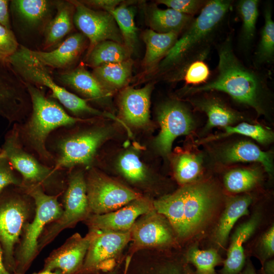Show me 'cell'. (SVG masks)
I'll return each instance as SVG.
<instances>
[{
	"instance_id": "1f68e13d",
	"label": "cell",
	"mask_w": 274,
	"mask_h": 274,
	"mask_svg": "<svg viewBox=\"0 0 274 274\" xmlns=\"http://www.w3.org/2000/svg\"><path fill=\"white\" fill-rule=\"evenodd\" d=\"M130 54L123 44L107 40L98 43L88 51L86 61L87 65L95 68L104 64L126 61L130 58Z\"/></svg>"
},
{
	"instance_id": "816d5d0a",
	"label": "cell",
	"mask_w": 274,
	"mask_h": 274,
	"mask_svg": "<svg viewBox=\"0 0 274 274\" xmlns=\"http://www.w3.org/2000/svg\"><path fill=\"white\" fill-rule=\"evenodd\" d=\"M242 274H256L254 268L251 264H247L245 269Z\"/></svg>"
},
{
	"instance_id": "bcb514c9",
	"label": "cell",
	"mask_w": 274,
	"mask_h": 274,
	"mask_svg": "<svg viewBox=\"0 0 274 274\" xmlns=\"http://www.w3.org/2000/svg\"><path fill=\"white\" fill-rule=\"evenodd\" d=\"M81 2L86 6L100 8L109 13L118 6L121 1L119 0H89Z\"/></svg>"
},
{
	"instance_id": "9a60e30c",
	"label": "cell",
	"mask_w": 274,
	"mask_h": 274,
	"mask_svg": "<svg viewBox=\"0 0 274 274\" xmlns=\"http://www.w3.org/2000/svg\"><path fill=\"white\" fill-rule=\"evenodd\" d=\"M157 119L160 131L154 141V145L163 155L170 152L173 143L177 137L189 133L194 126L189 109L176 100L162 104L157 111Z\"/></svg>"
},
{
	"instance_id": "ab89813d",
	"label": "cell",
	"mask_w": 274,
	"mask_h": 274,
	"mask_svg": "<svg viewBox=\"0 0 274 274\" xmlns=\"http://www.w3.org/2000/svg\"><path fill=\"white\" fill-rule=\"evenodd\" d=\"M208 54L204 53L185 61L178 80H183L191 86L200 85L208 81L211 71L205 61Z\"/></svg>"
},
{
	"instance_id": "83f0119b",
	"label": "cell",
	"mask_w": 274,
	"mask_h": 274,
	"mask_svg": "<svg viewBox=\"0 0 274 274\" xmlns=\"http://www.w3.org/2000/svg\"><path fill=\"white\" fill-rule=\"evenodd\" d=\"M252 201V198L249 195L231 197L228 199L215 233L218 245L222 247L225 245L235 222L241 217L249 214L248 208Z\"/></svg>"
},
{
	"instance_id": "52a82bcc",
	"label": "cell",
	"mask_w": 274,
	"mask_h": 274,
	"mask_svg": "<svg viewBox=\"0 0 274 274\" xmlns=\"http://www.w3.org/2000/svg\"><path fill=\"white\" fill-rule=\"evenodd\" d=\"M0 155L21 175L22 185H39L52 195L59 196L65 189L66 184L60 170L42 164L22 147L17 126L6 136Z\"/></svg>"
},
{
	"instance_id": "ba28073f",
	"label": "cell",
	"mask_w": 274,
	"mask_h": 274,
	"mask_svg": "<svg viewBox=\"0 0 274 274\" xmlns=\"http://www.w3.org/2000/svg\"><path fill=\"white\" fill-rule=\"evenodd\" d=\"M35 213L33 199L21 187L0 199V244L9 272H15V249Z\"/></svg>"
},
{
	"instance_id": "ac0fdd59",
	"label": "cell",
	"mask_w": 274,
	"mask_h": 274,
	"mask_svg": "<svg viewBox=\"0 0 274 274\" xmlns=\"http://www.w3.org/2000/svg\"><path fill=\"white\" fill-rule=\"evenodd\" d=\"M153 200L143 196L103 214H90L83 222L89 230L127 232L142 215L154 210Z\"/></svg>"
},
{
	"instance_id": "484cf974",
	"label": "cell",
	"mask_w": 274,
	"mask_h": 274,
	"mask_svg": "<svg viewBox=\"0 0 274 274\" xmlns=\"http://www.w3.org/2000/svg\"><path fill=\"white\" fill-rule=\"evenodd\" d=\"M194 107L206 114L208 120L206 129L216 126H229L243 119L238 112L229 107L220 99L211 96L194 98Z\"/></svg>"
},
{
	"instance_id": "b9f144b4",
	"label": "cell",
	"mask_w": 274,
	"mask_h": 274,
	"mask_svg": "<svg viewBox=\"0 0 274 274\" xmlns=\"http://www.w3.org/2000/svg\"><path fill=\"white\" fill-rule=\"evenodd\" d=\"M19 47L16 38L11 30L0 25V60L6 61Z\"/></svg>"
},
{
	"instance_id": "e0dca14e",
	"label": "cell",
	"mask_w": 274,
	"mask_h": 274,
	"mask_svg": "<svg viewBox=\"0 0 274 274\" xmlns=\"http://www.w3.org/2000/svg\"><path fill=\"white\" fill-rule=\"evenodd\" d=\"M121 274H196L185 257L146 249L126 255Z\"/></svg>"
},
{
	"instance_id": "7c38bea8",
	"label": "cell",
	"mask_w": 274,
	"mask_h": 274,
	"mask_svg": "<svg viewBox=\"0 0 274 274\" xmlns=\"http://www.w3.org/2000/svg\"><path fill=\"white\" fill-rule=\"evenodd\" d=\"M91 214L115 211L142 196L119 182L94 169L85 176Z\"/></svg>"
},
{
	"instance_id": "cb8c5ba5",
	"label": "cell",
	"mask_w": 274,
	"mask_h": 274,
	"mask_svg": "<svg viewBox=\"0 0 274 274\" xmlns=\"http://www.w3.org/2000/svg\"><path fill=\"white\" fill-rule=\"evenodd\" d=\"M259 222V215L255 214L237 227L232 236L222 274H238L242 269L245 260L244 243L254 233Z\"/></svg>"
},
{
	"instance_id": "d6986e66",
	"label": "cell",
	"mask_w": 274,
	"mask_h": 274,
	"mask_svg": "<svg viewBox=\"0 0 274 274\" xmlns=\"http://www.w3.org/2000/svg\"><path fill=\"white\" fill-rule=\"evenodd\" d=\"M97 231L89 230L84 236L75 233L46 259L43 271L77 274L83 265L89 245Z\"/></svg>"
},
{
	"instance_id": "8d00e7d4",
	"label": "cell",
	"mask_w": 274,
	"mask_h": 274,
	"mask_svg": "<svg viewBox=\"0 0 274 274\" xmlns=\"http://www.w3.org/2000/svg\"><path fill=\"white\" fill-rule=\"evenodd\" d=\"M202 163V157L198 154L186 152L179 155L174 163L177 182L182 185L193 183L200 174Z\"/></svg>"
},
{
	"instance_id": "f5cc1de1",
	"label": "cell",
	"mask_w": 274,
	"mask_h": 274,
	"mask_svg": "<svg viewBox=\"0 0 274 274\" xmlns=\"http://www.w3.org/2000/svg\"><path fill=\"white\" fill-rule=\"evenodd\" d=\"M12 274H25V273H14ZM32 274H63V273L59 271H49L41 270L38 273H33Z\"/></svg>"
},
{
	"instance_id": "2e32d148",
	"label": "cell",
	"mask_w": 274,
	"mask_h": 274,
	"mask_svg": "<svg viewBox=\"0 0 274 274\" xmlns=\"http://www.w3.org/2000/svg\"><path fill=\"white\" fill-rule=\"evenodd\" d=\"M71 2L75 8L74 24L88 39V51L104 41H113L123 44L120 31L109 13L92 10L81 1Z\"/></svg>"
},
{
	"instance_id": "9c48e42d",
	"label": "cell",
	"mask_w": 274,
	"mask_h": 274,
	"mask_svg": "<svg viewBox=\"0 0 274 274\" xmlns=\"http://www.w3.org/2000/svg\"><path fill=\"white\" fill-rule=\"evenodd\" d=\"M62 212L45 228L38 242L39 252L63 230L84 221L91 214L86 191L85 176L81 170L71 172L63 192Z\"/></svg>"
},
{
	"instance_id": "d4e9b609",
	"label": "cell",
	"mask_w": 274,
	"mask_h": 274,
	"mask_svg": "<svg viewBox=\"0 0 274 274\" xmlns=\"http://www.w3.org/2000/svg\"><path fill=\"white\" fill-rule=\"evenodd\" d=\"M224 163L257 162L260 163L270 176L273 170L271 153L261 150L257 145L249 141H241L230 145L221 153Z\"/></svg>"
},
{
	"instance_id": "7402d4cb",
	"label": "cell",
	"mask_w": 274,
	"mask_h": 274,
	"mask_svg": "<svg viewBox=\"0 0 274 274\" xmlns=\"http://www.w3.org/2000/svg\"><path fill=\"white\" fill-rule=\"evenodd\" d=\"M57 78L63 85L91 100L103 102L110 95V91L83 66L61 73Z\"/></svg>"
},
{
	"instance_id": "30bf717a",
	"label": "cell",
	"mask_w": 274,
	"mask_h": 274,
	"mask_svg": "<svg viewBox=\"0 0 274 274\" xmlns=\"http://www.w3.org/2000/svg\"><path fill=\"white\" fill-rule=\"evenodd\" d=\"M130 242V231H97L77 274H101L111 270L125 259L124 252Z\"/></svg>"
},
{
	"instance_id": "5bb4252c",
	"label": "cell",
	"mask_w": 274,
	"mask_h": 274,
	"mask_svg": "<svg viewBox=\"0 0 274 274\" xmlns=\"http://www.w3.org/2000/svg\"><path fill=\"white\" fill-rule=\"evenodd\" d=\"M31 111L25 82L8 62L0 60V116L10 123H21Z\"/></svg>"
},
{
	"instance_id": "4fadbf2b",
	"label": "cell",
	"mask_w": 274,
	"mask_h": 274,
	"mask_svg": "<svg viewBox=\"0 0 274 274\" xmlns=\"http://www.w3.org/2000/svg\"><path fill=\"white\" fill-rule=\"evenodd\" d=\"M130 231V242L126 254L130 256L142 250L164 249L178 239L168 220L154 209L140 216Z\"/></svg>"
},
{
	"instance_id": "c3c4849f",
	"label": "cell",
	"mask_w": 274,
	"mask_h": 274,
	"mask_svg": "<svg viewBox=\"0 0 274 274\" xmlns=\"http://www.w3.org/2000/svg\"><path fill=\"white\" fill-rule=\"evenodd\" d=\"M0 274H12L6 268L3 258V252L0 244Z\"/></svg>"
},
{
	"instance_id": "f1b7e54d",
	"label": "cell",
	"mask_w": 274,
	"mask_h": 274,
	"mask_svg": "<svg viewBox=\"0 0 274 274\" xmlns=\"http://www.w3.org/2000/svg\"><path fill=\"white\" fill-rule=\"evenodd\" d=\"M178 33H158L147 29L143 33V40L146 50L143 59L144 65L147 67L154 66L172 48L178 40Z\"/></svg>"
},
{
	"instance_id": "f6af8a7d",
	"label": "cell",
	"mask_w": 274,
	"mask_h": 274,
	"mask_svg": "<svg viewBox=\"0 0 274 274\" xmlns=\"http://www.w3.org/2000/svg\"><path fill=\"white\" fill-rule=\"evenodd\" d=\"M274 227L271 226L263 235L261 239V246L267 257L271 256L274 253Z\"/></svg>"
},
{
	"instance_id": "f907efd6",
	"label": "cell",
	"mask_w": 274,
	"mask_h": 274,
	"mask_svg": "<svg viewBox=\"0 0 274 274\" xmlns=\"http://www.w3.org/2000/svg\"><path fill=\"white\" fill-rule=\"evenodd\" d=\"M273 260H270L266 263L265 270L267 274H273L274 271Z\"/></svg>"
},
{
	"instance_id": "ffe728a7",
	"label": "cell",
	"mask_w": 274,
	"mask_h": 274,
	"mask_svg": "<svg viewBox=\"0 0 274 274\" xmlns=\"http://www.w3.org/2000/svg\"><path fill=\"white\" fill-rule=\"evenodd\" d=\"M86 44V38L82 33L69 36L50 51L28 48L29 54L46 67L64 69L72 65L79 57Z\"/></svg>"
},
{
	"instance_id": "4316f807",
	"label": "cell",
	"mask_w": 274,
	"mask_h": 274,
	"mask_svg": "<svg viewBox=\"0 0 274 274\" xmlns=\"http://www.w3.org/2000/svg\"><path fill=\"white\" fill-rule=\"evenodd\" d=\"M74 11V6L71 1H57L55 14L44 30V49L57 44L72 31Z\"/></svg>"
},
{
	"instance_id": "60d3db41",
	"label": "cell",
	"mask_w": 274,
	"mask_h": 274,
	"mask_svg": "<svg viewBox=\"0 0 274 274\" xmlns=\"http://www.w3.org/2000/svg\"><path fill=\"white\" fill-rule=\"evenodd\" d=\"M185 258L195 267L196 274H217L215 267L222 261L220 256L215 249L201 250L196 247H191Z\"/></svg>"
},
{
	"instance_id": "74e56055",
	"label": "cell",
	"mask_w": 274,
	"mask_h": 274,
	"mask_svg": "<svg viewBox=\"0 0 274 274\" xmlns=\"http://www.w3.org/2000/svg\"><path fill=\"white\" fill-rule=\"evenodd\" d=\"M117 165L121 175L130 183L142 186L148 182L147 169L134 152L128 151L122 154L118 159Z\"/></svg>"
},
{
	"instance_id": "44dd1931",
	"label": "cell",
	"mask_w": 274,
	"mask_h": 274,
	"mask_svg": "<svg viewBox=\"0 0 274 274\" xmlns=\"http://www.w3.org/2000/svg\"><path fill=\"white\" fill-rule=\"evenodd\" d=\"M153 84H148L140 89L125 88L119 99L120 113L129 124L142 127L150 120V96Z\"/></svg>"
},
{
	"instance_id": "7bdbcfd3",
	"label": "cell",
	"mask_w": 274,
	"mask_h": 274,
	"mask_svg": "<svg viewBox=\"0 0 274 274\" xmlns=\"http://www.w3.org/2000/svg\"><path fill=\"white\" fill-rule=\"evenodd\" d=\"M206 2L200 0H159L157 3L180 13L192 16L200 11Z\"/></svg>"
},
{
	"instance_id": "f35d334b",
	"label": "cell",
	"mask_w": 274,
	"mask_h": 274,
	"mask_svg": "<svg viewBox=\"0 0 274 274\" xmlns=\"http://www.w3.org/2000/svg\"><path fill=\"white\" fill-rule=\"evenodd\" d=\"M261 174L256 168H238L228 172L224 177L226 189L233 193L248 191L260 181Z\"/></svg>"
},
{
	"instance_id": "8992f818",
	"label": "cell",
	"mask_w": 274,
	"mask_h": 274,
	"mask_svg": "<svg viewBox=\"0 0 274 274\" xmlns=\"http://www.w3.org/2000/svg\"><path fill=\"white\" fill-rule=\"evenodd\" d=\"M7 62L24 82L38 87L43 86L49 88L51 91V97L58 100L75 115H93L118 121L117 117L92 108L86 100L56 83L47 67L33 58L26 47L19 46L17 51L8 59Z\"/></svg>"
},
{
	"instance_id": "6da1fadb",
	"label": "cell",
	"mask_w": 274,
	"mask_h": 274,
	"mask_svg": "<svg viewBox=\"0 0 274 274\" xmlns=\"http://www.w3.org/2000/svg\"><path fill=\"white\" fill-rule=\"evenodd\" d=\"M232 35L218 46V63L216 76L203 84L188 86L185 91L196 94L218 91L229 95L236 102L251 107L258 114L266 111L268 95L266 79L263 74L246 66L235 55Z\"/></svg>"
},
{
	"instance_id": "7a4b0ae2",
	"label": "cell",
	"mask_w": 274,
	"mask_h": 274,
	"mask_svg": "<svg viewBox=\"0 0 274 274\" xmlns=\"http://www.w3.org/2000/svg\"><path fill=\"white\" fill-rule=\"evenodd\" d=\"M220 199L219 190L211 182H193L153 200V204L154 210L168 220L177 239L185 240L207 225Z\"/></svg>"
},
{
	"instance_id": "681fc988",
	"label": "cell",
	"mask_w": 274,
	"mask_h": 274,
	"mask_svg": "<svg viewBox=\"0 0 274 274\" xmlns=\"http://www.w3.org/2000/svg\"><path fill=\"white\" fill-rule=\"evenodd\" d=\"M124 259L111 270L101 274H121Z\"/></svg>"
},
{
	"instance_id": "836d02e7",
	"label": "cell",
	"mask_w": 274,
	"mask_h": 274,
	"mask_svg": "<svg viewBox=\"0 0 274 274\" xmlns=\"http://www.w3.org/2000/svg\"><path fill=\"white\" fill-rule=\"evenodd\" d=\"M263 14L264 23L255 54V63L257 65L271 63L274 58V22L270 3L265 5Z\"/></svg>"
},
{
	"instance_id": "7dc6e473",
	"label": "cell",
	"mask_w": 274,
	"mask_h": 274,
	"mask_svg": "<svg viewBox=\"0 0 274 274\" xmlns=\"http://www.w3.org/2000/svg\"><path fill=\"white\" fill-rule=\"evenodd\" d=\"M8 2L6 0H0V25L11 29Z\"/></svg>"
},
{
	"instance_id": "4dcf8cb0",
	"label": "cell",
	"mask_w": 274,
	"mask_h": 274,
	"mask_svg": "<svg viewBox=\"0 0 274 274\" xmlns=\"http://www.w3.org/2000/svg\"><path fill=\"white\" fill-rule=\"evenodd\" d=\"M132 64L130 58L121 62L104 64L94 68L92 74L108 90L117 89L129 81Z\"/></svg>"
},
{
	"instance_id": "d590c367",
	"label": "cell",
	"mask_w": 274,
	"mask_h": 274,
	"mask_svg": "<svg viewBox=\"0 0 274 274\" xmlns=\"http://www.w3.org/2000/svg\"><path fill=\"white\" fill-rule=\"evenodd\" d=\"M224 128V132L203 139L198 142V144L216 140L233 134L250 137L262 144H269L273 140V132L260 125L242 122L235 126L229 125Z\"/></svg>"
},
{
	"instance_id": "5b68a950",
	"label": "cell",
	"mask_w": 274,
	"mask_h": 274,
	"mask_svg": "<svg viewBox=\"0 0 274 274\" xmlns=\"http://www.w3.org/2000/svg\"><path fill=\"white\" fill-rule=\"evenodd\" d=\"M33 199L35 213L24 226L15 251V272L25 273L39 254V240L46 226L61 215L62 206L58 195L47 194L39 185L21 186Z\"/></svg>"
},
{
	"instance_id": "3957f363",
	"label": "cell",
	"mask_w": 274,
	"mask_h": 274,
	"mask_svg": "<svg viewBox=\"0 0 274 274\" xmlns=\"http://www.w3.org/2000/svg\"><path fill=\"white\" fill-rule=\"evenodd\" d=\"M25 84L31 99V111L26 122L17 127L20 140L42 160L52 162L55 161L54 157L46 147L51 132L88 120L70 116L57 102L47 97L38 86Z\"/></svg>"
},
{
	"instance_id": "d6a6232c",
	"label": "cell",
	"mask_w": 274,
	"mask_h": 274,
	"mask_svg": "<svg viewBox=\"0 0 274 274\" xmlns=\"http://www.w3.org/2000/svg\"><path fill=\"white\" fill-rule=\"evenodd\" d=\"M259 3L258 0H240L236 4V9L242 20L239 42L246 49L250 47L254 40Z\"/></svg>"
},
{
	"instance_id": "f546056e",
	"label": "cell",
	"mask_w": 274,
	"mask_h": 274,
	"mask_svg": "<svg viewBox=\"0 0 274 274\" xmlns=\"http://www.w3.org/2000/svg\"><path fill=\"white\" fill-rule=\"evenodd\" d=\"M193 19L192 16L180 13L172 9L153 8L150 13V25L152 30L158 33H179Z\"/></svg>"
},
{
	"instance_id": "8fae6325",
	"label": "cell",
	"mask_w": 274,
	"mask_h": 274,
	"mask_svg": "<svg viewBox=\"0 0 274 274\" xmlns=\"http://www.w3.org/2000/svg\"><path fill=\"white\" fill-rule=\"evenodd\" d=\"M108 134L107 129L96 127L60 138L56 143L54 168L61 170L78 165L88 167Z\"/></svg>"
},
{
	"instance_id": "277c9868",
	"label": "cell",
	"mask_w": 274,
	"mask_h": 274,
	"mask_svg": "<svg viewBox=\"0 0 274 274\" xmlns=\"http://www.w3.org/2000/svg\"><path fill=\"white\" fill-rule=\"evenodd\" d=\"M232 3L230 0L206 1L199 15L193 18L160 61V70H168L181 62L209 53L212 39L231 9Z\"/></svg>"
},
{
	"instance_id": "ee69618b",
	"label": "cell",
	"mask_w": 274,
	"mask_h": 274,
	"mask_svg": "<svg viewBox=\"0 0 274 274\" xmlns=\"http://www.w3.org/2000/svg\"><path fill=\"white\" fill-rule=\"evenodd\" d=\"M14 170L9 161L0 155V192L9 185H22V178L18 177Z\"/></svg>"
},
{
	"instance_id": "e575fe53",
	"label": "cell",
	"mask_w": 274,
	"mask_h": 274,
	"mask_svg": "<svg viewBox=\"0 0 274 274\" xmlns=\"http://www.w3.org/2000/svg\"><path fill=\"white\" fill-rule=\"evenodd\" d=\"M109 13L114 18L120 31L124 45L131 53L138 42V29L134 22L133 9L125 5H121Z\"/></svg>"
},
{
	"instance_id": "603a6c76",
	"label": "cell",
	"mask_w": 274,
	"mask_h": 274,
	"mask_svg": "<svg viewBox=\"0 0 274 274\" xmlns=\"http://www.w3.org/2000/svg\"><path fill=\"white\" fill-rule=\"evenodd\" d=\"M15 13L25 27L29 29H45L53 18L57 1L46 0L12 1Z\"/></svg>"
}]
</instances>
